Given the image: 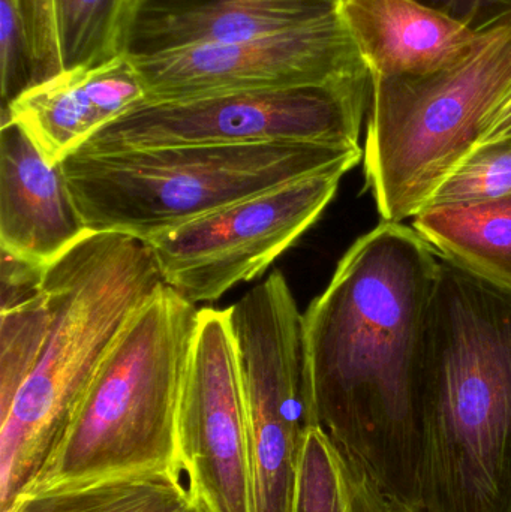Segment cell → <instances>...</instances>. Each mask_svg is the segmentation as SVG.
<instances>
[{
    "label": "cell",
    "mask_w": 511,
    "mask_h": 512,
    "mask_svg": "<svg viewBox=\"0 0 511 512\" xmlns=\"http://www.w3.org/2000/svg\"><path fill=\"white\" fill-rule=\"evenodd\" d=\"M176 468L200 512H254L242 385L228 309H200L180 388Z\"/></svg>",
    "instance_id": "11"
},
{
    "label": "cell",
    "mask_w": 511,
    "mask_h": 512,
    "mask_svg": "<svg viewBox=\"0 0 511 512\" xmlns=\"http://www.w3.org/2000/svg\"><path fill=\"white\" fill-rule=\"evenodd\" d=\"M89 233L62 164L14 122L0 131V251L45 268Z\"/></svg>",
    "instance_id": "13"
},
{
    "label": "cell",
    "mask_w": 511,
    "mask_h": 512,
    "mask_svg": "<svg viewBox=\"0 0 511 512\" xmlns=\"http://www.w3.org/2000/svg\"><path fill=\"white\" fill-rule=\"evenodd\" d=\"M198 312L167 285L138 310L30 484L176 468L177 405Z\"/></svg>",
    "instance_id": "6"
},
{
    "label": "cell",
    "mask_w": 511,
    "mask_h": 512,
    "mask_svg": "<svg viewBox=\"0 0 511 512\" xmlns=\"http://www.w3.org/2000/svg\"><path fill=\"white\" fill-rule=\"evenodd\" d=\"M12 3L26 39L32 87L63 72L54 0H12Z\"/></svg>",
    "instance_id": "21"
},
{
    "label": "cell",
    "mask_w": 511,
    "mask_h": 512,
    "mask_svg": "<svg viewBox=\"0 0 511 512\" xmlns=\"http://www.w3.org/2000/svg\"><path fill=\"white\" fill-rule=\"evenodd\" d=\"M146 98L134 62L117 54L93 66L63 71L24 90L5 110L51 164H62L96 132Z\"/></svg>",
    "instance_id": "14"
},
{
    "label": "cell",
    "mask_w": 511,
    "mask_h": 512,
    "mask_svg": "<svg viewBox=\"0 0 511 512\" xmlns=\"http://www.w3.org/2000/svg\"><path fill=\"white\" fill-rule=\"evenodd\" d=\"M371 96L372 78H362L327 86L140 102L77 152L267 143L360 146Z\"/></svg>",
    "instance_id": "7"
},
{
    "label": "cell",
    "mask_w": 511,
    "mask_h": 512,
    "mask_svg": "<svg viewBox=\"0 0 511 512\" xmlns=\"http://www.w3.org/2000/svg\"><path fill=\"white\" fill-rule=\"evenodd\" d=\"M510 89L511 12L435 74L372 80L363 164L383 221L404 222L429 206L480 146Z\"/></svg>",
    "instance_id": "5"
},
{
    "label": "cell",
    "mask_w": 511,
    "mask_h": 512,
    "mask_svg": "<svg viewBox=\"0 0 511 512\" xmlns=\"http://www.w3.org/2000/svg\"><path fill=\"white\" fill-rule=\"evenodd\" d=\"M345 174L306 177L146 240L168 288L212 303L257 279L323 215Z\"/></svg>",
    "instance_id": "9"
},
{
    "label": "cell",
    "mask_w": 511,
    "mask_h": 512,
    "mask_svg": "<svg viewBox=\"0 0 511 512\" xmlns=\"http://www.w3.org/2000/svg\"><path fill=\"white\" fill-rule=\"evenodd\" d=\"M188 512H200V511H198L197 508L192 507L191 510H189Z\"/></svg>",
    "instance_id": "26"
},
{
    "label": "cell",
    "mask_w": 511,
    "mask_h": 512,
    "mask_svg": "<svg viewBox=\"0 0 511 512\" xmlns=\"http://www.w3.org/2000/svg\"><path fill=\"white\" fill-rule=\"evenodd\" d=\"M420 2L467 24L477 32L494 26L511 12V0H420Z\"/></svg>",
    "instance_id": "23"
},
{
    "label": "cell",
    "mask_w": 511,
    "mask_h": 512,
    "mask_svg": "<svg viewBox=\"0 0 511 512\" xmlns=\"http://www.w3.org/2000/svg\"><path fill=\"white\" fill-rule=\"evenodd\" d=\"M348 512H407L393 504L362 468L345 459Z\"/></svg>",
    "instance_id": "24"
},
{
    "label": "cell",
    "mask_w": 511,
    "mask_h": 512,
    "mask_svg": "<svg viewBox=\"0 0 511 512\" xmlns=\"http://www.w3.org/2000/svg\"><path fill=\"white\" fill-rule=\"evenodd\" d=\"M438 268L413 227L383 221L351 245L303 313L318 427L407 512H422Z\"/></svg>",
    "instance_id": "1"
},
{
    "label": "cell",
    "mask_w": 511,
    "mask_h": 512,
    "mask_svg": "<svg viewBox=\"0 0 511 512\" xmlns=\"http://www.w3.org/2000/svg\"><path fill=\"white\" fill-rule=\"evenodd\" d=\"M362 159L360 146L267 143L75 152L62 167L87 230L146 242L260 192L347 174Z\"/></svg>",
    "instance_id": "4"
},
{
    "label": "cell",
    "mask_w": 511,
    "mask_h": 512,
    "mask_svg": "<svg viewBox=\"0 0 511 512\" xmlns=\"http://www.w3.org/2000/svg\"><path fill=\"white\" fill-rule=\"evenodd\" d=\"M411 227L437 254L511 288V194L429 206Z\"/></svg>",
    "instance_id": "17"
},
{
    "label": "cell",
    "mask_w": 511,
    "mask_h": 512,
    "mask_svg": "<svg viewBox=\"0 0 511 512\" xmlns=\"http://www.w3.org/2000/svg\"><path fill=\"white\" fill-rule=\"evenodd\" d=\"M0 71L2 110H5L32 84L26 39L12 0H0Z\"/></svg>",
    "instance_id": "22"
},
{
    "label": "cell",
    "mask_w": 511,
    "mask_h": 512,
    "mask_svg": "<svg viewBox=\"0 0 511 512\" xmlns=\"http://www.w3.org/2000/svg\"><path fill=\"white\" fill-rule=\"evenodd\" d=\"M251 460L254 512H285L303 436L318 426L305 316L282 271L228 307Z\"/></svg>",
    "instance_id": "8"
},
{
    "label": "cell",
    "mask_w": 511,
    "mask_h": 512,
    "mask_svg": "<svg viewBox=\"0 0 511 512\" xmlns=\"http://www.w3.org/2000/svg\"><path fill=\"white\" fill-rule=\"evenodd\" d=\"M509 194L511 140H506L477 147L438 189L429 206L492 200Z\"/></svg>",
    "instance_id": "20"
},
{
    "label": "cell",
    "mask_w": 511,
    "mask_h": 512,
    "mask_svg": "<svg viewBox=\"0 0 511 512\" xmlns=\"http://www.w3.org/2000/svg\"><path fill=\"white\" fill-rule=\"evenodd\" d=\"M126 0H54L63 71L93 68L117 56Z\"/></svg>",
    "instance_id": "18"
},
{
    "label": "cell",
    "mask_w": 511,
    "mask_h": 512,
    "mask_svg": "<svg viewBox=\"0 0 511 512\" xmlns=\"http://www.w3.org/2000/svg\"><path fill=\"white\" fill-rule=\"evenodd\" d=\"M342 0H126L117 54L137 59L194 45L245 41L341 12Z\"/></svg>",
    "instance_id": "12"
},
{
    "label": "cell",
    "mask_w": 511,
    "mask_h": 512,
    "mask_svg": "<svg viewBox=\"0 0 511 512\" xmlns=\"http://www.w3.org/2000/svg\"><path fill=\"white\" fill-rule=\"evenodd\" d=\"M506 140H511V89L492 116L480 146Z\"/></svg>",
    "instance_id": "25"
},
{
    "label": "cell",
    "mask_w": 511,
    "mask_h": 512,
    "mask_svg": "<svg viewBox=\"0 0 511 512\" xmlns=\"http://www.w3.org/2000/svg\"><path fill=\"white\" fill-rule=\"evenodd\" d=\"M192 507L177 469L159 466L30 484L0 512H188Z\"/></svg>",
    "instance_id": "16"
},
{
    "label": "cell",
    "mask_w": 511,
    "mask_h": 512,
    "mask_svg": "<svg viewBox=\"0 0 511 512\" xmlns=\"http://www.w3.org/2000/svg\"><path fill=\"white\" fill-rule=\"evenodd\" d=\"M438 256L422 512H511V288Z\"/></svg>",
    "instance_id": "2"
},
{
    "label": "cell",
    "mask_w": 511,
    "mask_h": 512,
    "mask_svg": "<svg viewBox=\"0 0 511 512\" xmlns=\"http://www.w3.org/2000/svg\"><path fill=\"white\" fill-rule=\"evenodd\" d=\"M132 62L146 93L143 102L371 78L341 12L284 32L225 44L194 45L137 57Z\"/></svg>",
    "instance_id": "10"
},
{
    "label": "cell",
    "mask_w": 511,
    "mask_h": 512,
    "mask_svg": "<svg viewBox=\"0 0 511 512\" xmlns=\"http://www.w3.org/2000/svg\"><path fill=\"white\" fill-rule=\"evenodd\" d=\"M164 285L149 246L125 234L89 231L45 268L47 333L0 411V510L35 480L120 334Z\"/></svg>",
    "instance_id": "3"
},
{
    "label": "cell",
    "mask_w": 511,
    "mask_h": 512,
    "mask_svg": "<svg viewBox=\"0 0 511 512\" xmlns=\"http://www.w3.org/2000/svg\"><path fill=\"white\" fill-rule=\"evenodd\" d=\"M341 14L372 80L435 74L464 57L480 33L420 0H342Z\"/></svg>",
    "instance_id": "15"
},
{
    "label": "cell",
    "mask_w": 511,
    "mask_h": 512,
    "mask_svg": "<svg viewBox=\"0 0 511 512\" xmlns=\"http://www.w3.org/2000/svg\"><path fill=\"white\" fill-rule=\"evenodd\" d=\"M285 512H348L344 459L321 427L303 436Z\"/></svg>",
    "instance_id": "19"
}]
</instances>
